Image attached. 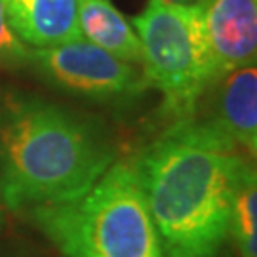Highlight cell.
I'll use <instances>...</instances> for the list:
<instances>
[{
  "label": "cell",
  "instance_id": "cell-3",
  "mask_svg": "<svg viewBox=\"0 0 257 257\" xmlns=\"http://www.w3.org/2000/svg\"><path fill=\"white\" fill-rule=\"evenodd\" d=\"M29 217L63 257H162L132 164H112L80 198L33 208Z\"/></svg>",
  "mask_w": 257,
  "mask_h": 257
},
{
  "label": "cell",
  "instance_id": "cell-13",
  "mask_svg": "<svg viewBox=\"0 0 257 257\" xmlns=\"http://www.w3.org/2000/svg\"><path fill=\"white\" fill-rule=\"evenodd\" d=\"M0 225H2V210H0Z\"/></svg>",
  "mask_w": 257,
  "mask_h": 257
},
{
  "label": "cell",
  "instance_id": "cell-6",
  "mask_svg": "<svg viewBox=\"0 0 257 257\" xmlns=\"http://www.w3.org/2000/svg\"><path fill=\"white\" fill-rule=\"evenodd\" d=\"M208 124L251 160L257 151V71L255 65L229 71L211 86Z\"/></svg>",
  "mask_w": 257,
  "mask_h": 257
},
{
  "label": "cell",
  "instance_id": "cell-10",
  "mask_svg": "<svg viewBox=\"0 0 257 257\" xmlns=\"http://www.w3.org/2000/svg\"><path fill=\"white\" fill-rule=\"evenodd\" d=\"M229 236L234 238L240 257H257V185L253 166L242 177L234 194Z\"/></svg>",
  "mask_w": 257,
  "mask_h": 257
},
{
  "label": "cell",
  "instance_id": "cell-8",
  "mask_svg": "<svg viewBox=\"0 0 257 257\" xmlns=\"http://www.w3.org/2000/svg\"><path fill=\"white\" fill-rule=\"evenodd\" d=\"M80 4L82 0H4L14 33L35 48H52L82 38Z\"/></svg>",
  "mask_w": 257,
  "mask_h": 257
},
{
  "label": "cell",
  "instance_id": "cell-1",
  "mask_svg": "<svg viewBox=\"0 0 257 257\" xmlns=\"http://www.w3.org/2000/svg\"><path fill=\"white\" fill-rule=\"evenodd\" d=\"M132 166L162 257H219L249 156L193 114L174 120Z\"/></svg>",
  "mask_w": 257,
  "mask_h": 257
},
{
  "label": "cell",
  "instance_id": "cell-11",
  "mask_svg": "<svg viewBox=\"0 0 257 257\" xmlns=\"http://www.w3.org/2000/svg\"><path fill=\"white\" fill-rule=\"evenodd\" d=\"M29 63H31V50L14 33L6 16L4 0H0V67L21 69Z\"/></svg>",
  "mask_w": 257,
  "mask_h": 257
},
{
  "label": "cell",
  "instance_id": "cell-12",
  "mask_svg": "<svg viewBox=\"0 0 257 257\" xmlns=\"http://www.w3.org/2000/svg\"><path fill=\"white\" fill-rule=\"evenodd\" d=\"M166 4H177V6H208L210 0H162Z\"/></svg>",
  "mask_w": 257,
  "mask_h": 257
},
{
  "label": "cell",
  "instance_id": "cell-5",
  "mask_svg": "<svg viewBox=\"0 0 257 257\" xmlns=\"http://www.w3.org/2000/svg\"><path fill=\"white\" fill-rule=\"evenodd\" d=\"M31 63L50 84L97 101H128L147 90L136 65L110 55L86 38L31 50Z\"/></svg>",
  "mask_w": 257,
  "mask_h": 257
},
{
  "label": "cell",
  "instance_id": "cell-9",
  "mask_svg": "<svg viewBox=\"0 0 257 257\" xmlns=\"http://www.w3.org/2000/svg\"><path fill=\"white\" fill-rule=\"evenodd\" d=\"M78 23L88 42L132 65H141V44L128 19L110 0H82Z\"/></svg>",
  "mask_w": 257,
  "mask_h": 257
},
{
  "label": "cell",
  "instance_id": "cell-4",
  "mask_svg": "<svg viewBox=\"0 0 257 257\" xmlns=\"http://www.w3.org/2000/svg\"><path fill=\"white\" fill-rule=\"evenodd\" d=\"M134 29L143 73L164 93V110L174 120L193 116L204 93L223 76L206 33V6L149 0L134 18Z\"/></svg>",
  "mask_w": 257,
  "mask_h": 257
},
{
  "label": "cell",
  "instance_id": "cell-7",
  "mask_svg": "<svg viewBox=\"0 0 257 257\" xmlns=\"http://www.w3.org/2000/svg\"><path fill=\"white\" fill-rule=\"evenodd\" d=\"M206 33L221 74L255 65L257 0H210Z\"/></svg>",
  "mask_w": 257,
  "mask_h": 257
},
{
  "label": "cell",
  "instance_id": "cell-2",
  "mask_svg": "<svg viewBox=\"0 0 257 257\" xmlns=\"http://www.w3.org/2000/svg\"><path fill=\"white\" fill-rule=\"evenodd\" d=\"M112 158L107 134L63 105L25 93L0 103V198L10 210L80 198Z\"/></svg>",
  "mask_w": 257,
  "mask_h": 257
}]
</instances>
